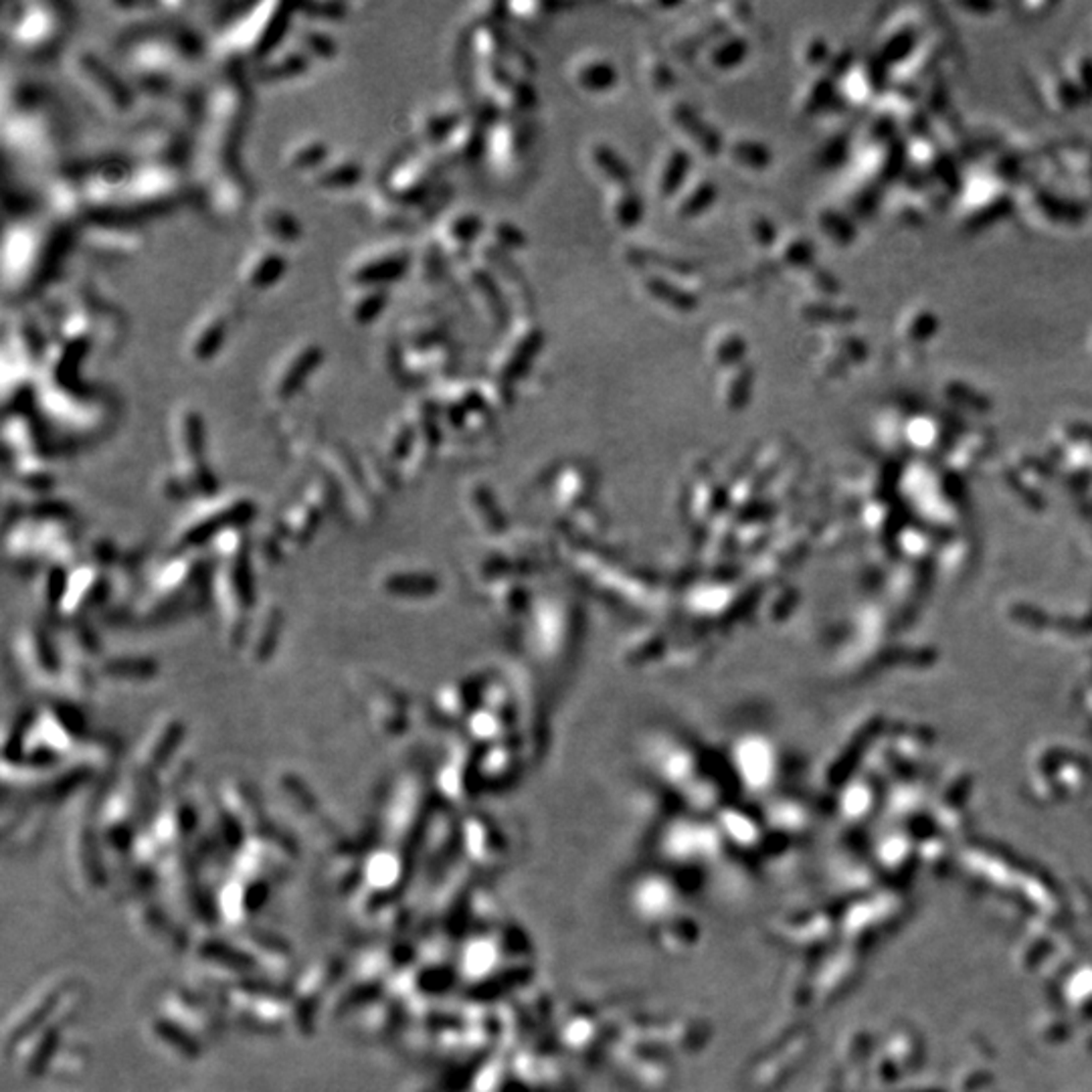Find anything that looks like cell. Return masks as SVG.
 <instances>
[{"mask_svg": "<svg viewBox=\"0 0 1092 1092\" xmlns=\"http://www.w3.org/2000/svg\"><path fill=\"white\" fill-rule=\"evenodd\" d=\"M284 269H286V261L282 251L276 246L265 244L263 247L253 249L244 259L242 280L251 290H263L276 284L282 278Z\"/></svg>", "mask_w": 1092, "mask_h": 1092, "instance_id": "cell-9", "label": "cell"}, {"mask_svg": "<svg viewBox=\"0 0 1092 1092\" xmlns=\"http://www.w3.org/2000/svg\"><path fill=\"white\" fill-rule=\"evenodd\" d=\"M607 213L622 229H633L643 219V198L631 187H611L607 196Z\"/></svg>", "mask_w": 1092, "mask_h": 1092, "instance_id": "cell-21", "label": "cell"}, {"mask_svg": "<svg viewBox=\"0 0 1092 1092\" xmlns=\"http://www.w3.org/2000/svg\"><path fill=\"white\" fill-rule=\"evenodd\" d=\"M175 439L179 452L194 465H200L202 458V423L192 409H181L175 421Z\"/></svg>", "mask_w": 1092, "mask_h": 1092, "instance_id": "cell-23", "label": "cell"}, {"mask_svg": "<svg viewBox=\"0 0 1092 1092\" xmlns=\"http://www.w3.org/2000/svg\"><path fill=\"white\" fill-rule=\"evenodd\" d=\"M310 55L298 41L294 45H280L273 49L267 57L261 59L257 67V78L261 82H280L300 76L308 70Z\"/></svg>", "mask_w": 1092, "mask_h": 1092, "instance_id": "cell-11", "label": "cell"}, {"mask_svg": "<svg viewBox=\"0 0 1092 1092\" xmlns=\"http://www.w3.org/2000/svg\"><path fill=\"white\" fill-rule=\"evenodd\" d=\"M385 301V286H356L349 298V314L355 322L366 324L381 314Z\"/></svg>", "mask_w": 1092, "mask_h": 1092, "instance_id": "cell-26", "label": "cell"}, {"mask_svg": "<svg viewBox=\"0 0 1092 1092\" xmlns=\"http://www.w3.org/2000/svg\"><path fill=\"white\" fill-rule=\"evenodd\" d=\"M320 360V351L314 345H301L290 351L276 366L271 377V393L278 399H288Z\"/></svg>", "mask_w": 1092, "mask_h": 1092, "instance_id": "cell-7", "label": "cell"}, {"mask_svg": "<svg viewBox=\"0 0 1092 1092\" xmlns=\"http://www.w3.org/2000/svg\"><path fill=\"white\" fill-rule=\"evenodd\" d=\"M641 76L654 91H668L674 82V70L660 53H645L641 59Z\"/></svg>", "mask_w": 1092, "mask_h": 1092, "instance_id": "cell-28", "label": "cell"}, {"mask_svg": "<svg viewBox=\"0 0 1092 1092\" xmlns=\"http://www.w3.org/2000/svg\"><path fill=\"white\" fill-rule=\"evenodd\" d=\"M748 51H750V43L744 35L729 32V35L710 45L706 59L714 70L729 72L735 70L737 65H740L748 57Z\"/></svg>", "mask_w": 1092, "mask_h": 1092, "instance_id": "cell-24", "label": "cell"}, {"mask_svg": "<svg viewBox=\"0 0 1092 1092\" xmlns=\"http://www.w3.org/2000/svg\"><path fill=\"white\" fill-rule=\"evenodd\" d=\"M587 156L595 173L601 175L611 187L631 185V168L616 148H611V144L593 142Z\"/></svg>", "mask_w": 1092, "mask_h": 1092, "instance_id": "cell-19", "label": "cell"}, {"mask_svg": "<svg viewBox=\"0 0 1092 1092\" xmlns=\"http://www.w3.org/2000/svg\"><path fill=\"white\" fill-rule=\"evenodd\" d=\"M257 229H261L263 237L269 239V242H276V246L290 244L300 235L296 217L288 209L273 202H265L257 211Z\"/></svg>", "mask_w": 1092, "mask_h": 1092, "instance_id": "cell-20", "label": "cell"}, {"mask_svg": "<svg viewBox=\"0 0 1092 1092\" xmlns=\"http://www.w3.org/2000/svg\"><path fill=\"white\" fill-rule=\"evenodd\" d=\"M746 338L735 328H719L708 340V356L723 370L746 362Z\"/></svg>", "mask_w": 1092, "mask_h": 1092, "instance_id": "cell-18", "label": "cell"}, {"mask_svg": "<svg viewBox=\"0 0 1092 1092\" xmlns=\"http://www.w3.org/2000/svg\"><path fill=\"white\" fill-rule=\"evenodd\" d=\"M748 235L759 247H769L775 242V229L763 215H753L748 219Z\"/></svg>", "mask_w": 1092, "mask_h": 1092, "instance_id": "cell-31", "label": "cell"}, {"mask_svg": "<svg viewBox=\"0 0 1092 1092\" xmlns=\"http://www.w3.org/2000/svg\"><path fill=\"white\" fill-rule=\"evenodd\" d=\"M494 235H496V239L500 242V244H498L500 249H506V247H519V249H520V247H524V244H526V239H524V235L520 233V229H517L515 225H508V223L496 225Z\"/></svg>", "mask_w": 1092, "mask_h": 1092, "instance_id": "cell-32", "label": "cell"}, {"mask_svg": "<svg viewBox=\"0 0 1092 1092\" xmlns=\"http://www.w3.org/2000/svg\"><path fill=\"white\" fill-rule=\"evenodd\" d=\"M177 63H181V55L175 51V45L156 37H146L128 51L132 78L154 89L173 83L179 72Z\"/></svg>", "mask_w": 1092, "mask_h": 1092, "instance_id": "cell-3", "label": "cell"}, {"mask_svg": "<svg viewBox=\"0 0 1092 1092\" xmlns=\"http://www.w3.org/2000/svg\"><path fill=\"white\" fill-rule=\"evenodd\" d=\"M462 110L450 104H435L417 116V134L425 142H446L462 126Z\"/></svg>", "mask_w": 1092, "mask_h": 1092, "instance_id": "cell-15", "label": "cell"}, {"mask_svg": "<svg viewBox=\"0 0 1092 1092\" xmlns=\"http://www.w3.org/2000/svg\"><path fill=\"white\" fill-rule=\"evenodd\" d=\"M413 251L405 244H383L364 249L349 265V284L356 286H385L401 278L411 265Z\"/></svg>", "mask_w": 1092, "mask_h": 1092, "instance_id": "cell-2", "label": "cell"}, {"mask_svg": "<svg viewBox=\"0 0 1092 1092\" xmlns=\"http://www.w3.org/2000/svg\"><path fill=\"white\" fill-rule=\"evenodd\" d=\"M65 17L49 5H23L13 19V39L23 51H47L63 35Z\"/></svg>", "mask_w": 1092, "mask_h": 1092, "instance_id": "cell-4", "label": "cell"}, {"mask_svg": "<svg viewBox=\"0 0 1092 1092\" xmlns=\"http://www.w3.org/2000/svg\"><path fill=\"white\" fill-rule=\"evenodd\" d=\"M229 320L221 310H209L202 314L189 336V355L192 360H211L221 349Z\"/></svg>", "mask_w": 1092, "mask_h": 1092, "instance_id": "cell-12", "label": "cell"}, {"mask_svg": "<svg viewBox=\"0 0 1092 1092\" xmlns=\"http://www.w3.org/2000/svg\"><path fill=\"white\" fill-rule=\"evenodd\" d=\"M70 76L80 91L108 116H122L132 110V89L120 80L108 63L89 51H80L70 59Z\"/></svg>", "mask_w": 1092, "mask_h": 1092, "instance_id": "cell-1", "label": "cell"}, {"mask_svg": "<svg viewBox=\"0 0 1092 1092\" xmlns=\"http://www.w3.org/2000/svg\"><path fill=\"white\" fill-rule=\"evenodd\" d=\"M87 242L95 249L128 251V249H132L134 244H138V239L132 235V231H126V229H120V227H106V229L91 231Z\"/></svg>", "mask_w": 1092, "mask_h": 1092, "instance_id": "cell-29", "label": "cell"}, {"mask_svg": "<svg viewBox=\"0 0 1092 1092\" xmlns=\"http://www.w3.org/2000/svg\"><path fill=\"white\" fill-rule=\"evenodd\" d=\"M716 196H719V189H716V185L710 183L708 179L698 177L694 181H688L676 194L674 213L680 219H694L712 207L716 202Z\"/></svg>", "mask_w": 1092, "mask_h": 1092, "instance_id": "cell-17", "label": "cell"}, {"mask_svg": "<svg viewBox=\"0 0 1092 1092\" xmlns=\"http://www.w3.org/2000/svg\"><path fill=\"white\" fill-rule=\"evenodd\" d=\"M690 154L684 148H668L658 166L654 189L660 198H676V194L688 183L690 175Z\"/></svg>", "mask_w": 1092, "mask_h": 1092, "instance_id": "cell-13", "label": "cell"}, {"mask_svg": "<svg viewBox=\"0 0 1092 1092\" xmlns=\"http://www.w3.org/2000/svg\"><path fill=\"white\" fill-rule=\"evenodd\" d=\"M296 41L305 51H308V55H314V57H320V59H328L336 53L332 37H328L326 30H322V28L303 27V28H300Z\"/></svg>", "mask_w": 1092, "mask_h": 1092, "instance_id": "cell-30", "label": "cell"}, {"mask_svg": "<svg viewBox=\"0 0 1092 1092\" xmlns=\"http://www.w3.org/2000/svg\"><path fill=\"white\" fill-rule=\"evenodd\" d=\"M484 225L482 219L473 213H458L448 217L443 223L441 233L437 237V246L441 253H464L477 237H480Z\"/></svg>", "mask_w": 1092, "mask_h": 1092, "instance_id": "cell-14", "label": "cell"}, {"mask_svg": "<svg viewBox=\"0 0 1092 1092\" xmlns=\"http://www.w3.org/2000/svg\"><path fill=\"white\" fill-rule=\"evenodd\" d=\"M641 290L652 301L664 305V308L688 314L696 310L698 296H694L688 288L678 286L672 276H660V273H645L641 278Z\"/></svg>", "mask_w": 1092, "mask_h": 1092, "instance_id": "cell-10", "label": "cell"}, {"mask_svg": "<svg viewBox=\"0 0 1092 1092\" xmlns=\"http://www.w3.org/2000/svg\"><path fill=\"white\" fill-rule=\"evenodd\" d=\"M725 150L735 166L748 170V173H761V170H765L771 164L769 148L755 138H744V136H740V138L729 142Z\"/></svg>", "mask_w": 1092, "mask_h": 1092, "instance_id": "cell-25", "label": "cell"}, {"mask_svg": "<svg viewBox=\"0 0 1092 1092\" xmlns=\"http://www.w3.org/2000/svg\"><path fill=\"white\" fill-rule=\"evenodd\" d=\"M573 83L587 93H605L618 85V67L603 55H581L571 67Z\"/></svg>", "mask_w": 1092, "mask_h": 1092, "instance_id": "cell-8", "label": "cell"}, {"mask_svg": "<svg viewBox=\"0 0 1092 1092\" xmlns=\"http://www.w3.org/2000/svg\"><path fill=\"white\" fill-rule=\"evenodd\" d=\"M542 347V332L534 324H517L494 358L498 374H519L528 368Z\"/></svg>", "mask_w": 1092, "mask_h": 1092, "instance_id": "cell-6", "label": "cell"}, {"mask_svg": "<svg viewBox=\"0 0 1092 1092\" xmlns=\"http://www.w3.org/2000/svg\"><path fill=\"white\" fill-rule=\"evenodd\" d=\"M328 148L322 140L318 138H301L300 142H296L290 152H288V166L294 170H316L326 158H328Z\"/></svg>", "mask_w": 1092, "mask_h": 1092, "instance_id": "cell-27", "label": "cell"}, {"mask_svg": "<svg viewBox=\"0 0 1092 1092\" xmlns=\"http://www.w3.org/2000/svg\"><path fill=\"white\" fill-rule=\"evenodd\" d=\"M360 179V166L353 158L336 156L326 158L316 170H312V183L318 189H345Z\"/></svg>", "mask_w": 1092, "mask_h": 1092, "instance_id": "cell-22", "label": "cell"}, {"mask_svg": "<svg viewBox=\"0 0 1092 1092\" xmlns=\"http://www.w3.org/2000/svg\"><path fill=\"white\" fill-rule=\"evenodd\" d=\"M668 124L692 142L704 156H716L725 150L721 134L714 130L686 101H672L666 108Z\"/></svg>", "mask_w": 1092, "mask_h": 1092, "instance_id": "cell-5", "label": "cell"}, {"mask_svg": "<svg viewBox=\"0 0 1092 1092\" xmlns=\"http://www.w3.org/2000/svg\"><path fill=\"white\" fill-rule=\"evenodd\" d=\"M431 181L429 162L425 160H407L399 164L389 179V192L395 198L411 200L427 191Z\"/></svg>", "mask_w": 1092, "mask_h": 1092, "instance_id": "cell-16", "label": "cell"}]
</instances>
